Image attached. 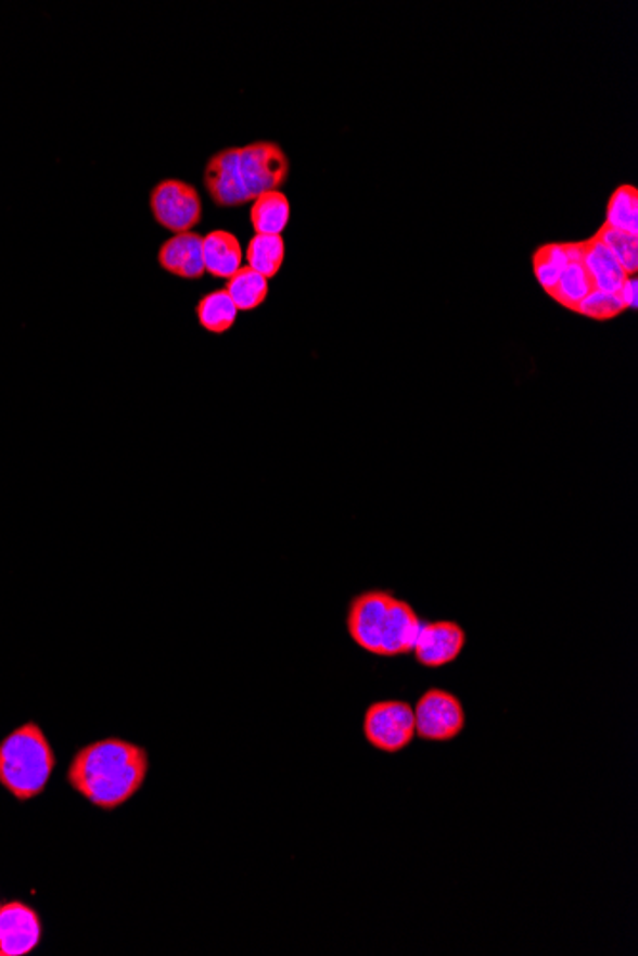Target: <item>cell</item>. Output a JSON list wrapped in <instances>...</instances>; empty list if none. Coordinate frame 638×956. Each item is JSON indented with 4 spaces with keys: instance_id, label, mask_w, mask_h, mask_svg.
I'll return each instance as SVG.
<instances>
[{
    "instance_id": "8992f818",
    "label": "cell",
    "mask_w": 638,
    "mask_h": 956,
    "mask_svg": "<svg viewBox=\"0 0 638 956\" xmlns=\"http://www.w3.org/2000/svg\"><path fill=\"white\" fill-rule=\"evenodd\" d=\"M416 734L426 741H449L464 727L461 701L444 689H429L417 703Z\"/></svg>"
},
{
    "instance_id": "2e32d148",
    "label": "cell",
    "mask_w": 638,
    "mask_h": 956,
    "mask_svg": "<svg viewBox=\"0 0 638 956\" xmlns=\"http://www.w3.org/2000/svg\"><path fill=\"white\" fill-rule=\"evenodd\" d=\"M575 253L574 243H547L539 246L532 256V268L537 283L547 294L559 283L562 271L566 269Z\"/></svg>"
},
{
    "instance_id": "30bf717a",
    "label": "cell",
    "mask_w": 638,
    "mask_h": 956,
    "mask_svg": "<svg viewBox=\"0 0 638 956\" xmlns=\"http://www.w3.org/2000/svg\"><path fill=\"white\" fill-rule=\"evenodd\" d=\"M157 260L161 268L173 276L190 281L201 279L207 273L203 264V235L193 231L176 233L161 245Z\"/></svg>"
},
{
    "instance_id": "603a6c76",
    "label": "cell",
    "mask_w": 638,
    "mask_h": 956,
    "mask_svg": "<svg viewBox=\"0 0 638 956\" xmlns=\"http://www.w3.org/2000/svg\"><path fill=\"white\" fill-rule=\"evenodd\" d=\"M620 301H622L623 308L625 309H637L638 304V281L637 276H627L625 279V283H623L622 289H620Z\"/></svg>"
},
{
    "instance_id": "e0dca14e",
    "label": "cell",
    "mask_w": 638,
    "mask_h": 956,
    "mask_svg": "<svg viewBox=\"0 0 638 956\" xmlns=\"http://www.w3.org/2000/svg\"><path fill=\"white\" fill-rule=\"evenodd\" d=\"M226 291L230 294L235 308L240 311H253V309L260 308L266 302L270 285H268L266 277L260 276L258 271L248 268V266H243L238 273H233L228 279Z\"/></svg>"
},
{
    "instance_id": "ac0fdd59",
    "label": "cell",
    "mask_w": 638,
    "mask_h": 956,
    "mask_svg": "<svg viewBox=\"0 0 638 956\" xmlns=\"http://www.w3.org/2000/svg\"><path fill=\"white\" fill-rule=\"evenodd\" d=\"M238 314H240V309L235 308V304L226 289L205 294L200 304L195 306V316H197L201 327L205 331L215 332V334L230 331L238 319Z\"/></svg>"
},
{
    "instance_id": "9c48e42d",
    "label": "cell",
    "mask_w": 638,
    "mask_h": 956,
    "mask_svg": "<svg viewBox=\"0 0 638 956\" xmlns=\"http://www.w3.org/2000/svg\"><path fill=\"white\" fill-rule=\"evenodd\" d=\"M464 641H467L464 630L457 623L451 621L426 623L421 626L413 651L417 661L423 666L439 668L454 663L455 659L463 653Z\"/></svg>"
},
{
    "instance_id": "7402d4cb",
    "label": "cell",
    "mask_w": 638,
    "mask_h": 956,
    "mask_svg": "<svg viewBox=\"0 0 638 956\" xmlns=\"http://www.w3.org/2000/svg\"><path fill=\"white\" fill-rule=\"evenodd\" d=\"M623 311L625 308H623L620 296L614 293H602V291H592L575 309V314L589 317L595 321H610L614 317L622 316Z\"/></svg>"
},
{
    "instance_id": "ba28073f",
    "label": "cell",
    "mask_w": 638,
    "mask_h": 956,
    "mask_svg": "<svg viewBox=\"0 0 638 956\" xmlns=\"http://www.w3.org/2000/svg\"><path fill=\"white\" fill-rule=\"evenodd\" d=\"M40 918L25 903L0 907V955L22 956L39 945Z\"/></svg>"
},
{
    "instance_id": "44dd1931",
    "label": "cell",
    "mask_w": 638,
    "mask_h": 956,
    "mask_svg": "<svg viewBox=\"0 0 638 956\" xmlns=\"http://www.w3.org/2000/svg\"><path fill=\"white\" fill-rule=\"evenodd\" d=\"M607 245L608 251L614 254L615 260L625 269L627 276H637L638 271V238L625 231L614 230L607 224L600 226L595 233Z\"/></svg>"
},
{
    "instance_id": "9a60e30c",
    "label": "cell",
    "mask_w": 638,
    "mask_h": 956,
    "mask_svg": "<svg viewBox=\"0 0 638 956\" xmlns=\"http://www.w3.org/2000/svg\"><path fill=\"white\" fill-rule=\"evenodd\" d=\"M592 291H595V286H592L590 276L587 273V269L583 266L582 260H579V241H575L574 256H572V260L567 264L566 269L562 271L559 283L552 289V293L549 296H551L552 301L559 302L562 308L575 311L577 306Z\"/></svg>"
},
{
    "instance_id": "6da1fadb",
    "label": "cell",
    "mask_w": 638,
    "mask_h": 956,
    "mask_svg": "<svg viewBox=\"0 0 638 956\" xmlns=\"http://www.w3.org/2000/svg\"><path fill=\"white\" fill-rule=\"evenodd\" d=\"M148 767V752L142 747L123 739H104L75 754L67 781L94 806L113 810L142 789Z\"/></svg>"
},
{
    "instance_id": "7a4b0ae2",
    "label": "cell",
    "mask_w": 638,
    "mask_h": 956,
    "mask_svg": "<svg viewBox=\"0 0 638 956\" xmlns=\"http://www.w3.org/2000/svg\"><path fill=\"white\" fill-rule=\"evenodd\" d=\"M288 176L285 151L278 143L255 142L213 155L205 168V186L216 205L241 206L266 191H278Z\"/></svg>"
},
{
    "instance_id": "4fadbf2b",
    "label": "cell",
    "mask_w": 638,
    "mask_h": 956,
    "mask_svg": "<svg viewBox=\"0 0 638 956\" xmlns=\"http://www.w3.org/2000/svg\"><path fill=\"white\" fill-rule=\"evenodd\" d=\"M205 271L218 279H230L243 268V248L240 239L230 231L216 230L203 235Z\"/></svg>"
},
{
    "instance_id": "7c38bea8",
    "label": "cell",
    "mask_w": 638,
    "mask_h": 956,
    "mask_svg": "<svg viewBox=\"0 0 638 956\" xmlns=\"http://www.w3.org/2000/svg\"><path fill=\"white\" fill-rule=\"evenodd\" d=\"M579 260L587 269L595 291L620 293L627 273L597 235L579 241Z\"/></svg>"
},
{
    "instance_id": "ffe728a7",
    "label": "cell",
    "mask_w": 638,
    "mask_h": 956,
    "mask_svg": "<svg viewBox=\"0 0 638 956\" xmlns=\"http://www.w3.org/2000/svg\"><path fill=\"white\" fill-rule=\"evenodd\" d=\"M604 224L638 238V190L635 186L623 183L610 195Z\"/></svg>"
},
{
    "instance_id": "5b68a950",
    "label": "cell",
    "mask_w": 638,
    "mask_h": 956,
    "mask_svg": "<svg viewBox=\"0 0 638 956\" xmlns=\"http://www.w3.org/2000/svg\"><path fill=\"white\" fill-rule=\"evenodd\" d=\"M150 208L157 224L173 233L192 231L203 214L200 193L182 180L157 183L150 195Z\"/></svg>"
},
{
    "instance_id": "277c9868",
    "label": "cell",
    "mask_w": 638,
    "mask_h": 956,
    "mask_svg": "<svg viewBox=\"0 0 638 956\" xmlns=\"http://www.w3.org/2000/svg\"><path fill=\"white\" fill-rule=\"evenodd\" d=\"M363 734L379 751L398 752L416 736V714L404 701L371 704L363 718Z\"/></svg>"
},
{
    "instance_id": "52a82bcc",
    "label": "cell",
    "mask_w": 638,
    "mask_h": 956,
    "mask_svg": "<svg viewBox=\"0 0 638 956\" xmlns=\"http://www.w3.org/2000/svg\"><path fill=\"white\" fill-rule=\"evenodd\" d=\"M394 596L384 590H371L356 596L348 609V634L359 648L373 655H381L384 623Z\"/></svg>"
},
{
    "instance_id": "3957f363",
    "label": "cell",
    "mask_w": 638,
    "mask_h": 956,
    "mask_svg": "<svg viewBox=\"0 0 638 956\" xmlns=\"http://www.w3.org/2000/svg\"><path fill=\"white\" fill-rule=\"evenodd\" d=\"M54 766L49 739L33 722L12 731L0 744V785L22 802L44 791Z\"/></svg>"
},
{
    "instance_id": "8fae6325",
    "label": "cell",
    "mask_w": 638,
    "mask_h": 956,
    "mask_svg": "<svg viewBox=\"0 0 638 956\" xmlns=\"http://www.w3.org/2000/svg\"><path fill=\"white\" fill-rule=\"evenodd\" d=\"M421 619L407 601L392 598L386 623H384L381 657H396L411 653L416 648L417 636L421 633Z\"/></svg>"
},
{
    "instance_id": "5bb4252c",
    "label": "cell",
    "mask_w": 638,
    "mask_h": 956,
    "mask_svg": "<svg viewBox=\"0 0 638 956\" xmlns=\"http://www.w3.org/2000/svg\"><path fill=\"white\" fill-rule=\"evenodd\" d=\"M291 218V203L281 191H266L251 206V224L256 235H281Z\"/></svg>"
},
{
    "instance_id": "d6986e66",
    "label": "cell",
    "mask_w": 638,
    "mask_h": 956,
    "mask_svg": "<svg viewBox=\"0 0 638 956\" xmlns=\"http://www.w3.org/2000/svg\"><path fill=\"white\" fill-rule=\"evenodd\" d=\"M245 258L248 268L271 279L280 273L285 260V241L281 235H255L248 241Z\"/></svg>"
}]
</instances>
